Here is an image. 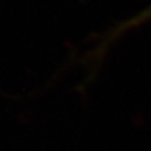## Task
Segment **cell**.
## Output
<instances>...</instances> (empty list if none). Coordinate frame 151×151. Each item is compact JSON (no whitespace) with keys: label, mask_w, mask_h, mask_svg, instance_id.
<instances>
[{"label":"cell","mask_w":151,"mask_h":151,"mask_svg":"<svg viewBox=\"0 0 151 151\" xmlns=\"http://www.w3.org/2000/svg\"><path fill=\"white\" fill-rule=\"evenodd\" d=\"M151 22V4L146 6L145 9L140 10L138 13L133 14L132 17L118 23L116 26H113L107 33L102 36V40L98 43V45L92 51V56L95 60H100L106 51L111 48V45L120 40L122 37L136 29H139L144 24H147Z\"/></svg>","instance_id":"6da1fadb"}]
</instances>
